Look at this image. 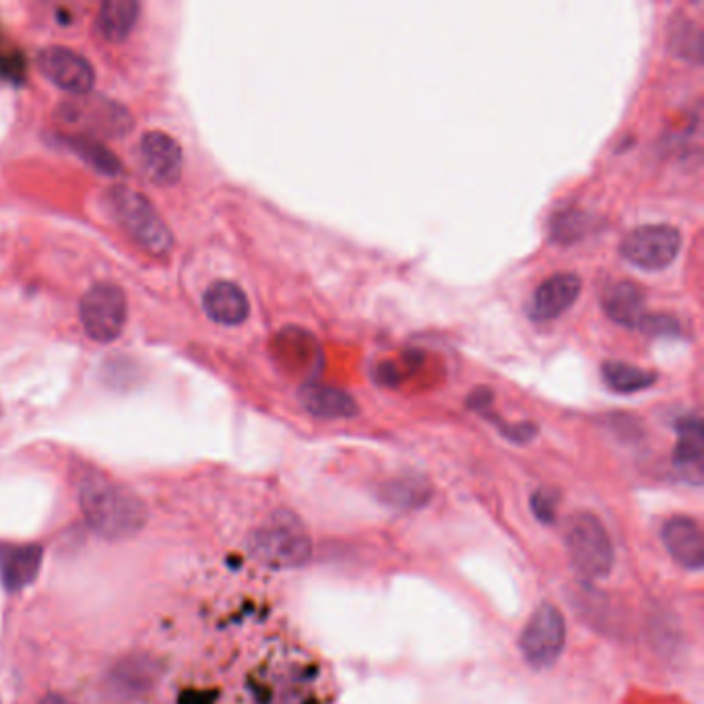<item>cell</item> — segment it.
Wrapping results in <instances>:
<instances>
[{"label":"cell","instance_id":"cell-1","mask_svg":"<svg viewBox=\"0 0 704 704\" xmlns=\"http://www.w3.org/2000/svg\"><path fill=\"white\" fill-rule=\"evenodd\" d=\"M77 500L91 531L106 542L135 540L149 521L143 498L104 471L83 470L77 480Z\"/></svg>","mask_w":704,"mask_h":704},{"label":"cell","instance_id":"cell-2","mask_svg":"<svg viewBox=\"0 0 704 704\" xmlns=\"http://www.w3.org/2000/svg\"><path fill=\"white\" fill-rule=\"evenodd\" d=\"M249 545L256 561L275 570L304 566L312 556L307 527L288 510L275 512L267 523L254 529Z\"/></svg>","mask_w":704,"mask_h":704},{"label":"cell","instance_id":"cell-3","mask_svg":"<svg viewBox=\"0 0 704 704\" xmlns=\"http://www.w3.org/2000/svg\"><path fill=\"white\" fill-rule=\"evenodd\" d=\"M108 205L118 223L143 246L147 253L153 256H165L172 251L174 246L172 232L145 195L128 186H114L109 188Z\"/></svg>","mask_w":704,"mask_h":704},{"label":"cell","instance_id":"cell-4","mask_svg":"<svg viewBox=\"0 0 704 704\" xmlns=\"http://www.w3.org/2000/svg\"><path fill=\"white\" fill-rule=\"evenodd\" d=\"M570 562L587 578L608 577L614 568V543L603 523L591 512H575L564 527Z\"/></svg>","mask_w":704,"mask_h":704},{"label":"cell","instance_id":"cell-5","mask_svg":"<svg viewBox=\"0 0 704 704\" xmlns=\"http://www.w3.org/2000/svg\"><path fill=\"white\" fill-rule=\"evenodd\" d=\"M127 296L114 284H95L81 298V325L97 344H109L118 339L127 323Z\"/></svg>","mask_w":704,"mask_h":704},{"label":"cell","instance_id":"cell-6","mask_svg":"<svg viewBox=\"0 0 704 704\" xmlns=\"http://www.w3.org/2000/svg\"><path fill=\"white\" fill-rule=\"evenodd\" d=\"M682 251V234L668 223L634 228L620 242V254L645 272H663Z\"/></svg>","mask_w":704,"mask_h":704},{"label":"cell","instance_id":"cell-7","mask_svg":"<svg viewBox=\"0 0 704 704\" xmlns=\"http://www.w3.org/2000/svg\"><path fill=\"white\" fill-rule=\"evenodd\" d=\"M521 653L524 661L535 669H550L566 647V622L558 608L543 603L529 618L521 633Z\"/></svg>","mask_w":704,"mask_h":704},{"label":"cell","instance_id":"cell-8","mask_svg":"<svg viewBox=\"0 0 704 704\" xmlns=\"http://www.w3.org/2000/svg\"><path fill=\"white\" fill-rule=\"evenodd\" d=\"M60 120L67 125H79L91 130L90 135L125 137L132 128V116L123 104L106 97H93L81 102H69L60 108Z\"/></svg>","mask_w":704,"mask_h":704},{"label":"cell","instance_id":"cell-9","mask_svg":"<svg viewBox=\"0 0 704 704\" xmlns=\"http://www.w3.org/2000/svg\"><path fill=\"white\" fill-rule=\"evenodd\" d=\"M37 69L56 88L69 91L72 95L90 93L95 83V69L85 56L65 46H48L37 55Z\"/></svg>","mask_w":704,"mask_h":704},{"label":"cell","instance_id":"cell-10","mask_svg":"<svg viewBox=\"0 0 704 704\" xmlns=\"http://www.w3.org/2000/svg\"><path fill=\"white\" fill-rule=\"evenodd\" d=\"M160 671L162 669L153 657L139 655V653L128 655L125 659H120L108 673L106 690L109 699L118 703H132L141 699L158 682Z\"/></svg>","mask_w":704,"mask_h":704},{"label":"cell","instance_id":"cell-11","mask_svg":"<svg viewBox=\"0 0 704 704\" xmlns=\"http://www.w3.org/2000/svg\"><path fill=\"white\" fill-rule=\"evenodd\" d=\"M139 158L145 176L160 186H170L181 181L184 155L174 137L162 130L145 132L139 145Z\"/></svg>","mask_w":704,"mask_h":704},{"label":"cell","instance_id":"cell-12","mask_svg":"<svg viewBox=\"0 0 704 704\" xmlns=\"http://www.w3.org/2000/svg\"><path fill=\"white\" fill-rule=\"evenodd\" d=\"M580 289L582 281L577 273H556L547 277L529 300V316L538 323L561 319L566 310L575 307Z\"/></svg>","mask_w":704,"mask_h":704},{"label":"cell","instance_id":"cell-13","mask_svg":"<svg viewBox=\"0 0 704 704\" xmlns=\"http://www.w3.org/2000/svg\"><path fill=\"white\" fill-rule=\"evenodd\" d=\"M44 552L37 543L0 542V582L9 593L30 587L42 568Z\"/></svg>","mask_w":704,"mask_h":704},{"label":"cell","instance_id":"cell-14","mask_svg":"<svg viewBox=\"0 0 704 704\" xmlns=\"http://www.w3.org/2000/svg\"><path fill=\"white\" fill-rule=\"evenodd\" d=\"M661 540L669 556L686 570L704 566L703 529L690 517H673L661 529Z\"/></svg>","mask_w":704,"mask_h":704},{"label":"cell","instance_id":"cell-15","mask_svg":"<svg viewBox=\"0 0 704 704\" xmlns=\"http://www.w3.org/2000/svg\"><path fill=\"white\" fill-rule=\"evenodd\" d=\"M601 308L615 325L628 328H643L649 316L645 293L633 281H615L608 286L601 296Z\"/></svg>","mask_w":704,"mask_h":704},{"label":"cell","instance_id":"cell-16","mask_svg":"<svg viewBox=\"0 0 704 704\" xmlns=\"http://www.w3.org/2000/svg\"><path fill=\"white\" fill-rule=\"evenodd\" d=\"M203 308L217 325H242L251 314L246 291L232 281H216L203 296Z\"/></svg>","mask_w":704,"mask_h":704},{"label":"cell","instance_id":"cell-17","mask_svg":"<svg viewBox=\"0 0 704 704\" xmlns=\"http://www.w3.org/2000/svg\"><path fill=\"white\" fill-rule=\"evenodd\" d=\"M298 399L310 416L323 419H347L358 416V403L349 393L321 382H307Z\"/></svg>","mask_w":704,"mask_h":704},{"label":"cell","instance_id":"cell-18","mask_svg":"<svg viewBox=\"0 0 704 704\" xmlns=\"http://www.w3.org/2000/svg\"><path fill=\"white\" fill-rule=\"evenodd\" d=\"M704 430L699 416L682 417L678 422V445L673 452V461L682 471H686L688 480L694 484L703 482Z\"/></svg>","mask_w":704,"mask_h":704},{"label":"cell","instance_id":"cell-19","mask_svg":"<svg viewBox=\"0 0 704 704\" xmlns=\"http://www.w3.org/2000/svg\"><path fill=\"white\" fill-rule=\"evenodd\" d=\"M139 19V2L135 0H106L95 18L100 36L108 42H123L130 36Z\"/></svg>","mask_w":704,"mask_h":704},{"label":"cell","instance_id":"cell-20","mask_svg":"<svg viewBox=\"0 0 704 704\" xmlns=\"http://www.w3.org/2000/svg\"><path fill=\"white\" fill-rule=\"evenodd\" d=\"M601 377L614 393H622V395L647 391L657 382L655 372L633 366L628 361H605L601 366Z\"/></svg>","mask_w":704,"mask_h":704},{"label":"cell","instance_id":"cell-21","mask_svg":"<svg viewBox=\"0 0 704 704\" xmlns=\"http://www.w3.org/2000/svg\"><path fill=\"white\" fill-rule=\"evenodd\" d=\"M432 489L422 477H399L386 482L380 489V498L389 506L412 510L419 508L430 500Z\"/></svg>","mask_w":704,"mask_h":704},{"label":"cell","instance_id":"cell-22","mask_svg":"<svg viewBox=\"0 0 704 704\" xmlns=\"http://www.w3.org/2000/svg\"><path fill=\"white\" fill-rule=\"evenodd\" d=\"M669 46L676 55L701 65L703 60V32L692 21H682L673 27V34L669 36Z\"/></svg>","mask_w":704,"mask_h":704},{"label":"cell","instance_id":"cell-23","mask_svg":"<svg viewBox=\"0 0 704 704\" xmlns=\"http://www.w3.org/2000/svg\"><path fill=\"white\" fill-rule=\"evenodd\" d=\"M69 145L72 147V151H77L83 160L97 168L102 174H108V176H116L123 168H120V162L114 153H109L106 147L93 141L90 137H79V139H69Z\"/></svg>","mask_w":704,"mask_h":704},{"label":"cell","instance_id":"cell-24","mask_svg":"<svg viewBox=\"0 0 704 704\" xmlns=\"http://www.w3.org/2000/svg\"><path fill=\"white\" fill-rule=\"evenodd\" d=\"M587 234V216L577 209L561 211L552 219V238L561 244H573Z\"/></svg>","mask_w":704,"mask_h":704},{"label":"cell","instance_id":"cell-25","mask_svg":"<svg viewBox=\"0 0 704 704\" xmlns=\"http://www.w3.org/2000/svg\"><path fill=\"white\" fill-rule=\"evenodd\" d=\"M643 331H647L650 335H676L680 331V325L676 319H671L668 314H649Z\"/></svg>","mask_w":704,"mask_h":704},{"label":"cell","instance_id":"cell-26","mask_svg":"<svg viewBox=\"0 0 704 704\" xmlns=\"http://www.w3.org/2000/svg\"><path fill=\"white\" fill-rule=\"evenodd\" d=\"M533 510H535L538 519H542L543 523H550L554 519V498L543 492H538L533 496Z\"/></svg>","mask_w":704,"mask_h":704},{"label":"cell","instance_id":"cell-27","mask_svg":"<svg viewBox=\"0 0 704 704\" xmlns=\"http://www.w3.org/2000/svg\"><path fill=\"white\" fill-rule=\"evenodd\" d=\"M37 704H74L72 701H69L67 696H62V694H56V692H53V694H46L42 701Z\"/></svg>","mask_w":704,"mask_h":704}]
</instances>
